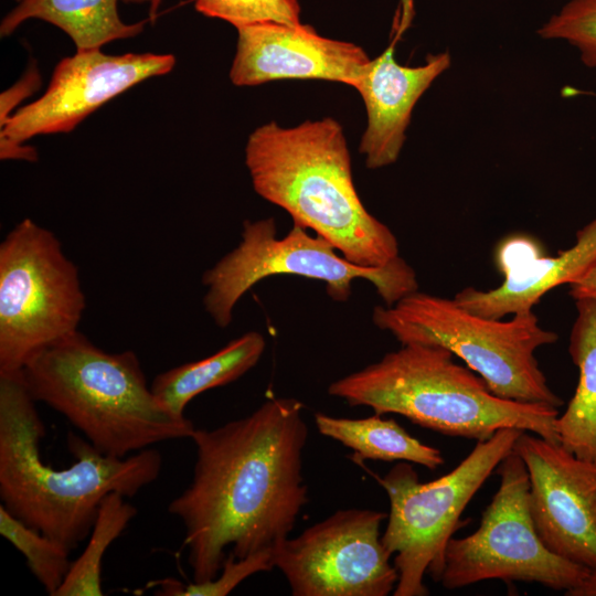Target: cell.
<instances>
[{
	"mask_svg": "<svg viewBox=\"0 0 596 596\" xmlns=\"http://www.w3.org/2000/svg\"><path fill=\"white\" fill-rule=\"evenodd\" d=\"M17 2L20 1V0H15Z\"/></svg>",
	"mask_w": 596,
	"mask_h": 596,
	"instance_id": "obj_30",
	"label": "cell"
},
{
	"mask_svg": "<svg viewBox=\"0 0 596 596\" xmlns=\"http://www.w3.org/2000/svg\"><path fill=\"white\" fill-rule=\"evenodd\" d=\"M522 429L505 427L477 441L450 472L419 482L407 461L396 464L379 478L390 500L387 524L381 536L394 557L398 581L394 596H426V573L439 583L449 540L460 517L485 481L512 450Z\"/></svg>",
	"mask_w": 596,
	"mask_h": 596,
	"instance_id": "obj_7",
	"label": "cell"
},
{
	"mask_svg": "<svg viewBox=\"0 0 596 596\" xmlns=\"http://www.w3.org/2000/svg\"><path fill=\"white\" fill-rule=\"evenodd\" d=\"M315 423L323 436L340 441L353 450L355 460L408 461L435 470L444 465L440 449L411 436L393 418L381 415L360 419L315 415Z\"/></svg>",
	"mask_w": 596,
	"mask_h": 596,
	"instance_id": "obj_20",
	"label": "cell"
},
{
	"mask_svg": "<svg viewBox=\"0 0 596 596\" xmlns=\"http://www.w3.org/2000/svg\"><path fill=\"white\" fill-rule=\"evenodd\" d=\"M382 511L339 510L287 539L275 554V567L294 596H387L398 573L382 543Z\"/></svg>",
	"mask_w": 596,
	"mask_h": 596,
	"instance_id": "obj_11",
	"label": "cell"
},
{
	"mask_svg": "<svg viewBox=\"0 0 596 596\" xmlns=\"http://www.w3.org/2000/svg\"><path fill=\"white\" fill-rule=\"evenodd\" d=\"M395 47H386L371 58L354 87L361 95L366 127L359 150L365 166L379 169L394 163L404 146L413 109L434 81L451 64L448 52L430 54L418 66L401 65Z\"/></svg>",
	"mask_w": 596,
	"mask_h": 596,
	"instance_id": "obj_15",
	"label": "cell"
},
{
	"mask_svg": "<svg viewBox=\"0 0 596 596\" xmlns=\"http://www.w3.org/2000/svg\"><path fill=\"white\" fill-rule=\"evenodd\" d=\"M454 356L436 344H402L380 361L334 381L328 392L350 406H369L381 416L398 414L448 436L480 441L513 427L560 444L558 408L502 398Z\"/></svg>",
	"mask_w": 596,
	"mask_h": 596,
	"instance_id": "obj_4",
	"label": "cell"
},
{
	"mask_svg": "<svg viewBox=\"0 0 596 596\" xmlns=\"http://www.w3.org/2000/svg\"><path fill=\"white\" fill-rule=\"evenodd\" d=\"M304 404L270 398L214 429H195L193 477L168 507L185 530L182 549L194 583L213 579L226 554L277 550L308 502Z\"/></svg>",
	"mask_w": 596,
	"mask_h": 596,
	"instance_id": "obj_1",
	"label": "cell"
},
{
	"mask_svg": "<svg viewBox=\"0 0 596 596\" xmlns=\"http://www.w3.org/2000/svg\"><path fill=\"white\" fill-rule=\"evenodd\" d=\"M117 492L107 494L97 511L89 540L55 596H102V561L108 546L125 531L137 509Z\"/></svg>",
	"mask_w": 596,
	"mask_h": 596,
	"instance_id": "obj_21",
	"label": "cell"
},
{
	"mask_svg": "<svg viewBox=\"0 0 596 596\" xmlns=\"http://www.w3.org/2000/svg\"><path fill=\"white\" fill-rule=\"evenodd\" d=\"M21 375L35 402L62 414L105 455L124 458L195 430L158 401L135 352H107L78 330L35 353Z\"/></svg>",
	"mask_w": 596,
	"mask_h": 596,
	"instance_id": "obj_5",
	"label": "cell"
},
{
	"mask_svg": "<svg viewBox=\"0 0 596 596\" xmlns=\"http://www.w3.org/2000/svg\"><path fill=\"white\" fill-rule=\"evenodd\" d=\"M245 164L258 195L289 213L295 225L329 241L348 260L383 267L400 258L395 235L358 194L344 131L336 119L259 126L247 139Z\"/></svg>",
	"mask_w": 596,
	"mask_h": 596,
	"instance_id": "obj_3",
	"label": "cell"
},
{
	"mask_svg": "<svg viewBox=\"0 0 596 596\" xmlns=\"http://www.w3.org/2000/svg\"><path fill=\"white\" fill-rule=\"evenodd\" d=\"M262 333L251 331L228 342L214 354L158 374L150 387L158 401L177 416L196 395L228 384L258 362L265 350Z\"/></svg>",
	"mask_w": 596,
	"mask_h": 596,
	"instance_id": "obj_19",
	"label": "cell"
},
{
	"mask_svg": "<svg viewBox=\"0 0 596 596\" xmlns=\"http://www.w3.org/2000/svg\"><path fill=\"white\" fill-rule=\"evenodd\" d=\"M44 435L21 371L0 373L1 504L68 552L87 539L107 494L131 498L153 482L162 468L156 449L119 458L68 433L66 445L75 460L67 468L54 469L40 455Z\"/></svg>",
	"mask_w": 596,
	"mask_h": 596,
	"instance_id": "obj_2",
	"label": "cell"
},
{
	"mask_svg": "<svg viewBox=\"0 0 596 596\" xmlns=\"http://www.w3.org/2000/svg\"><path fill=\"white\" fill-rule=\"evenodd\" d=\"M162 0H149V19L148 21L155 22L158 13V9Z\"/></svg>",
	"mask_w": 596,
	"mask_h": 596,
	"instance_id": "obj_29",
	"label": "cell"
},
{
	"mask_svg": "<svg viewBox=\"0 0 596 596\" xmlns=\"http://www.w3.org/2000/svg\"><path fill=\"white\" fill-rule=\"evenodd\" d=\"M85 308L78 268L56 235L18 223L0 244V373L76 331Z\"/></svg>",
	"mask_w": 596,
	"mask_h": 596,
	"instance_id": "obj_9",
	"label": "cell"
},
{
	"mask_svg": "<svg viewBox=\"0 0 596 596\" xmlns=\"http://www.w3.org/2000/svg\"><path fill=\"white\" fill-rule=\"evenodd\" d=\"M174 64L172 54L76 51L58 62L40 98L17 109L0 128V147L21 145L39 135L70 132L114 97L169 73Z\"/></svg>",
	"mask_w": 596,
	"mask_h": 596,
	"instance_id": "obj_12",
	"label": "cell"
},
{
	"mask_svg": "<svg viewBox=\"0 0 596 596\" xmlns=\"http://www.w3.org/2000/svg\"><path fill=\"white\" fill-rule=\"evenodd\" d=\"M275 554V550H265L237 558L228 552L220 573L211 581L184 584L164 578L150 583L149 587H159L157 595L163 596H225L251 575L274 568Z\"/></svg>",
	"mask_w": 596,
	"mask_h": 596,
	"instance_id": "obj_23",
	"label": "cell"
},
{
	"mask_svg": "<svg viewBox=\"0 0 596 596\" xmlns=\"http://www.w3.org/2000/svg\"><path fill=\"white\" fill-rule=\"evenodd\" d=\"M0 533L24 555L30 571L46 593L55 596L72 566L71 552L40 531L24 524L2 504H0Z\"/></svg>",
	"mask_w": 596,
	"mask_h": 596,
	"instance_id": "obj_22",
	"label": "cell"
},
{
	"mask_svg": "<svg viewBox=\"0 0 596 596\" xmlns=\"http://www.w3.org/2000/svg\"><path fill=\"white\" fill-rule=\"evenodd\" d=\"M566 596H596V570H590L585 579L575 588L565 593Z\"/></svg>",
	"mask_w": 596,
	"mask_h": 596,
	"instance_id": "obj_28",
	"label": "cell"
},
{
	"mask_svg": "<svg viewBox=\"0 0 596 596\" xmlns=\"http://www.w3.org/2000/svg\"><path fill=\"white\" fill-rule=\"evenodd\" d=\"M230 78L236 86L276 79H324L355 87L371 58L345 41L307 24L263 22L240 26Z\"/></svg>",
	"mask_w": 596,
	"mask_h": 596,
	"instance_id": "obj_14",
	"label": "cell"
},
{
	"mask_svg": "<svg viewBox=\"0 0 596 596\" xmlns=\"http://www.w3.org/2000/svg\"><path fill=\"white\" fill-rule=\"evenodd\" d=\"M194 7L203 15L224 20L236 29L263 22L301 24L298 0H195Z\"/></svg>",
	"mask_w": 596,
	"mask_h": 596,
	"instance_id": "obj_25",
	"label": "cell"
},
{
	"mask_svg": "<svg viewBox=\"0 0 596 596\" xmlns=\"http://www.w3.org/2000/svg\"><path fill=\"white\" fill-rule=\"evenodd\" d=\"M544 40H562L574 46L582 63L596 68V0H568L539 29Z\"/></svg>",
	"mask_w": 596,
	"mask_h": 596,
	"instance_id": "obj_24",
	"label": "cell"
},
{
	"mask_svg": "<svg viewBox=\"0 0 596 596\" xmlns=\"http://www.w3.org/2000/svg\"><path fill=\"white\" fill-rule=\"evenodd\" d=\"M41 82L39 68L33 63L18 82L1 93L0 128L8 123L17 106L39 89Z\"/></svg>",
	"mask_w": 596,
	"mask_h": 596,
	"instance_id": "obj_26",
	"label": "cell"
},
{
	"mask_svg": "<svg viewBox=\"0 0 596 596\" xmlns=\"http://www.w3.org/2000/svg\"><path fill=\"white\" fill-rule=\"evenodd\" d=\"M374 324L401 344L446 348L476 372L498 396L554 406L563 400L547 384L535 351L558 336L540 324L533 310L510 320L475 315L451 298L414 291L392 306L373 310Z\"/></svg>",
	"mask_w": 596,
	"mask_h": 596,
	"instance_id": "obj_6",
	"label": "cell"
},
{
	"mask_svg": "<svg viewBox=\"0 0 596 596\" xmlns=\"http://www.w3.org/2000/svg\"><path fill=\"white\" fill-rule=\"evenodd\" d=\"M575 301L568 352L578 369V382L565 412L556 418V430L562 447L596 464V301Z\"/></svg>",
	"mask_w": 596,
	"mask_h": 596,
	"instance_id": "obj_18",
	"label": "cell"
},
{
	"mask_svg": "<svg viewBox=\"0 0 596 596\" xmlns=\"http://www.w3.org/2000/svg\"><path fill=\"white\" fill-rule=\"evenodd\" d=\"M596 264V217L576 233L575 244L555 256L534 255L528 263L503 264V283L493 289L467 287L453 298L464 309L491 319L532 310L553 288L582 277Z\"/></svg>",
	"mask_w": 596,
	"mask_h": 596,
	"instance_id": "obj_16",
	"label": "cell"
},
{
	"mask_svg": "<svg viewBox=\"0 0 596 596\" xmlns=\"http://www.w3.org/2000/svg\"><path fill=\"white\" fill-rule=\"evenodd\" d=\"M570 294L575 300L589 298L596 301V264L570 285Z\"/></svg>",
	"mask_w": 596,
	"mask_h": 596,
	"instance_id": "obj_27",
	"label": "cell"
},
{
	"mask_svg": "<svg viewBox=\"0 0 596 596\" xmlns=\"http://www.w3.org/2000/svg\"><path fill=\"white\" fill-rule=\"evenodd\" d=\"M530 481L535 530L552 553L596 570V464L523 430L514 443Z\"/></svg>",
	"mask_w": 596,
	"mask_h": 596,
	"instance_id": "obj_13",
	"label": "cell"
},
{
	"mask_svg": "<svg viewBox=\"0 0 596 596\" xmlns=\"http://www.w3.org/2000/svg\"><path fill=\"white\" fill-rule=\"evenodd\" d=\"M326 238L310 235L295 225L283 238H276L272 217L245 221L242 241L206 270L203 304L220 328L230 324L233 309L254 285L274 275H296L324 281L329 296L345 301L355 279L370 281L392 306L418 288L416 274L401 257L383 267H364L348 260Z\"/></svg>",
	"mask_w": 596,
	"mask_h": 596,
	"instance_id": "obj_8",
	"label": "cell"
},
{
	"mask_svg": "<svg viewBox=\"0 0 596 596\" xmlns=\"http://www.w3.org/2000/svg\"><path fill=\"white\" fill-rule=\"evenodd\" d=\"M500 483L483 510L479 528L446 546L439 583L453 590L488 579L536 583L567 593L588 568L552 553L540 539L531 515L526 467L511 451L496 469Z\"/></svg>",
	"mask_w": 596,
	"mask_h": 596,
	"instance_id": "obj_10",
	"label": "cell"
},
{
	"mask_svg": "<svg viewBox=\"0 0 596 596\" xmlns=\"http://www.w3.org/2000/svg\"><path fill=\"white\" fill-rule=\"evenodd\" d=\"M119 2L142 4L149 0H20L1 20L0 35L8 36L25 21L39 19L66 33L76 51L100 50L143 31L146 20L126 23L120 19Z\"/></svg>",
	"mask_w": 596,
	"mask_h": 596,
	"instance_id": "obj_17",
	"label": "cell"
}]
</instances>
